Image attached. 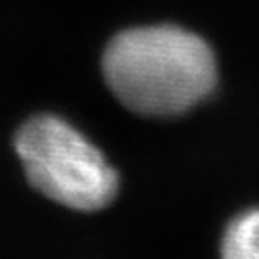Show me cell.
Segmentation results:
<instances>
[{
    "label": "cell",
    "instance_id": "obj_1",
    "mask_svg": "<svg viewBox=\"0 0 259 259\" xmlns=\"http://www.w3.org/2000/svg\"><path fill=\"white\" fill-rule=\"evenodd\" d=\"M102 71L123 106L154 117L185 113L217 84V62L209 45L175 25L119 33L104 52Z\"/></svg>",
    "mask_w": 259,
    "mask_h": 259
},
{
    "label": "cell",
    "instance_id": "obj_2",
    "mask_svg": "<svg viewBox=\"0 0 259 259\" xmlns=\"http://www.w3.org/2000/svg\"><path fill=\"white\" fill-rule=\"evenodd\" d=\"M16 152L29 183L58 204L94 211L115 198L117 173L100 150L60 117L29 119L16 135Z\"/></svg>",
    "mask_w": 259,
    "mask_h": 259
},
{
    "label": "cell",
    "instance_id": "obj_3",
    "mask_svg": "<svg viewBox=\"0 0 259 259\" xmlns=\"http://www.w3.org/2000/svg\"><path fill=\"white\" fill-rule=\"evenodd\" d=\"M221 255L223 259H259V209L242 213L227 227Z\"/></svg>",
    "mask_w": 259,
    "mask_h": 259
}]
</instances>
